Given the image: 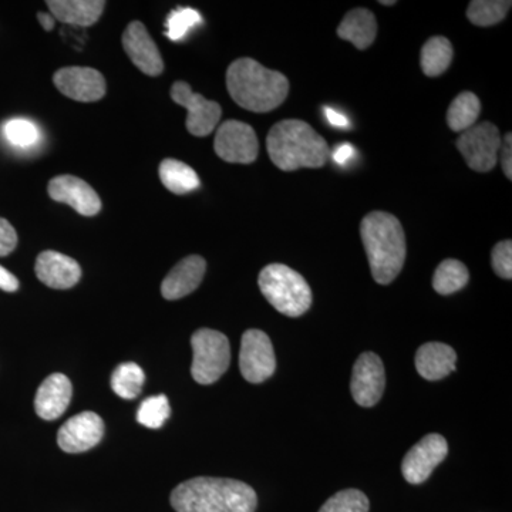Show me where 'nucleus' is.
Instances as JSON below:
<instances>
[{
	"label": "nucleus",
	"mask_w": 512,
	"mask_h": 512,
	"mask_svg": "<svg viewBox=\"0 0 512 512\" xmlns=\"http://www.w3.org/2000/svg\"><path fill=\"white\" fill-rule=\"evenodd\" d=\"M171 505L177 512H255L258 498L242 481L197 477L175 488Z\"/></svg>",
	"instance_id": "nucleus-1"
},
{
	"label": "nucleus",
	"mask_w": 512,
	"mask_h": 512,
	"mask_svg": "<svg viewBox=\"0 0 512 512\" xmlns=\"http://www.w3.org/2000/svg\"><path fill=\"white\" fill-rule=\"evenodd\" d=\"M370 271L377 284H392L406 261V235L402 224L389 212L367 214L360 224Z\"/></svg>",
	"instance_id": "nucleus-2"
},
{
	"label": "nucleus",
	"mask_w": 512,
	"mask_h": 512,
	"mask_svg": "<svg viewBox=\"0 0 512 512\" xmlns=\"http://www.w3.org/2000/svg\"><path fill=\"white\" fill-rule=\"evenodd\" d=\"M227 89L232 100L242 109L268 113L284 103L289 93V82L284 74L244 57L228 67Z\"/></svg>",
	"instance_id": "nucleus-3"
},
{
	"label": "nucleus",
	"mask_w": 512,
	"mask_h": 512,
	"mask_svg": "<svg viewBox=\"0 0 512 512\" xmlns=\"http://www.w3.org/2000/svg\"><path fill=\"white\" fill-rule=\"evenodd\" d=\"M272 163L282 171L320 168L328 163L329 144L308 123L284 120L275 124L266 137Z\"/></svg>",
	"instance_id": "nucleus-4"
},
{
	"label": "nucleus",
	"mask_w": 512,
	"mask_h": 512,
	"mask_svg": "<svg viewBox=\"0 0 512 512\" xmlns=\"http://www.w3.org/2000/svg\"><path fill=\"white\" fill-rule=\"evenodd\" d=\"M258 284L266 301L282 315L298 318L311 308V286L301 274L293 271L289 266L282 264L265 266L259 274Z\"/></svg>",
	"instance_id": "nucleus-5"
},
{
	"label": "nucleus",
	"mask_w": 512,
	"mask_h": 512,
	"mask_svg": "<svg viewBox=\"0 0 512 512\" xmlns=\"http://www.w3.org/2000/svg\"><path fill=\"white\" fill-rule=\"evenodd\" d=\"M191 375L195 382L212 384L218 382L231 363V346L224 333L212 329H200L191 338Z\"/></svg>",
	"instance_id": "nucleus-6"
},
{
	"label": "nucleus",
	"mask_w": 512,
	"mask_h": 512,
	"mask_svg": "<svg viewBox=\"0 0 512 512\" xmlns=\"http://www.w3.org/2000/svg\"><path fill=\"white\" fill-rule=\"evenodd\" d=\"M501 141L503 140L498 128L493 123L484 121L461 133L457 148L471 170L488 173L497 164Z\"/></svg>",
	"instance_id": "nucleus-7"
},
{
	"label": "nucleus",
	"mask_w": 512,
	"mask_h": 512,
	"mask_svg": "<svg viewBox=\"0 0 512 512\" xmlns=\"http://www.w3.org/2000/svg\"><path fill=\"white\" fill-rule=\"evenodd\" d=\"M239 369L249 383H262L274 375L276 357L271 339L265 332L249 329L241 340Z\"/></svg>",
	"instance_id": "nucleus-8"
},
{
	"label": "nucleus",
	"mask_w": 512,
	"mask_h": 512,
	"mask_svg": "<svg viewBox=\"0 0 512 512\" xmlns=\"http://www.w3.org/2000/svg\"><path fill=\"white\" fill-rule=\"evenodd\" d=\"M215 153L232 164H251L258 158L259 141L254 128L238 120L222 123L215 134Z\"/></svg>",
	"instance_id": "nucleus-9"
},
{
	"label": "nucleus",
	"mask_w": 512,
	"mask_h": 512,
	"mask_svg": "<svg viewBox=\"0 0 512 512\" xmlns=\"http://www.w3.org/2000/svg\"><path fill=\"white\" fill-rule=\"evenodd\" d=\"M171 99L188 111L187 130L192 136H210L217 128L222 116V109L217 101L207 100L201 94L194 93L185 82H177L171 87Z\"/></svg>",
	"instance_id": "nucleus-10"
},
{
	"label": "nucleus",
	"mask_w": 512,
	"mask_h": 512,
	"mask_svg": "<svg viewBox=\"0 0 512 512\" xmlns=\"http://www.w3.org/2000/svg\"><path fill=\"white\" fill-rule=\"evenodd\" d=\"M448 444L440 434H429L410 448L403 458L402 473L407 483L423 484L447 457Z\"/></svg>",
	"instance_id": "nucleus-11"
},
{
	"label": "nucleus",
	"mask_w": 512,
	"mask_h": 512,
	"mask_svg": "<svg viewBox=\"0 0 512 512\" xmlns=\"http://www.w3.org/2000/svg\"><path fill=\"white\" fill-rule=\"evenodd\" d=\"M53 83L64 96L82 103L99 101L107 92L103 74L92 67H63L53 76Z\"/></svg>",
	"instance_id": "nucleus-12"
},
{
	"label": "nucleus",
	"mask_w": 512,
	"mask_h": 512,
	"mask_svg": "<svg viewBox=\"0 0 512 512\" xmlns=\"http://www.w3.org/2000/svg\"><path fill=\"white\" fill-rule=\"evenodd\" d=\"M386 384L384 366L376 353L366 352L357 357L353 366L352 390L353 399L362 407H373L382 399Z\"/></svg>",
	"instance_id": "nucleus-13"
},
{
	"label": "nucleus",
	"mask_w": 512,
	"mask_h": 512,
	"mask_svg": "<svg viewBox=\"0 0 512 512\" xmlns=\"http://www.w3.org/2000/svg\"><path fill=\"white\" fill-rule=\"evenodd\" d=\"M104 436L99 414L83 412L66 421L57 433V444L64 453L79 454L96 447Z\"/></svg>",
	"instance_id": "nucleus-14"
},
{
	"label": "nucleus",
	"mask_w": 512,
	"mask_h": 512,
	"mask_svg": "<svg viewBox=\"0 0 512 512\" xmlns=\"http://www.w3.org/2000/svg\"><path fill=\"white\" fill-rule=\"evenodd\" d=\"M47 192L53 201L70 205L84 217H93L101 210L99 194L94 191L92 185L74 175H57L47 185Z\"/></svg>",
	"instance_id": "nucleus-15"
},
{
	"label": "nucleus",
	"mask_w": 512,
	"mask_h": 512,
	"mask_svg": "<svg viewBox=\"0 0 512 512\" xmlns=\"http://www.w3.org/2000/svg\"><path fill=\"white\" fill-rule=\"evenodd\" d=\"M123 47L134 66L147 76L156 77L163 73V57L143 23L131 22L127 26L123 35Z\"/></svg>",
	"instance_id": "nucleus-16"
},
{
	"label": "nucleus",
	"mask_w": 512,
	"mask_h": 512,
	"mask_svg": "<svg viewBox=\"0 0 512 512\" xmlns=\"http://www.w3.org/2000/svg\"><path fill=\"white\" fill-rule=\"evenodd\" d=\"M39 281L52 289H70L82 278V268L70 256L55 251L42 252L36 259Z\"/></svg>",
	"instance_id": "nucleus-17"
},
{
	"label": "nucleus",
	"mask_w": 512,
	"mask_h": 512,
	"mask_svg": "<svg viewBox=\"0 0 512 512\" xmlns=\"http://www.w3.org/2000/svg\"><path fill=\"white\" fill-rule=\"evenodd\" d=\"M207 271V262L202 256L191 255L178 262L165 276L161 284V295L167 301H177L194 292L201 285Z\"/></svg>",
	"instance_id": "nucleus-18"
},
{
	"label": "nucleus",
	"mask_w": 512,
	"mask_h": 512,
	"mask_svg": "<svg viewBox=\"0 0 512 512\" xmlns=\"http://www.w3.org/2000/svg\"><path fill=\"white\" fill-rule=\"evenodd\" d=\"M73 386L69 377L62 373H53L40 384L35 397L37 416L43 420H56L72 402Z\"/></svg>",
	"instance_id": "nucleus-19"
},
{
	"label": "nucleus",
	"mask_w": 512,
	"mask_h": 512,
	"mask_svg": "<svg viewBox=\"0 0 512 512\" xmlns=\"http://www.w3.org/2000/svg\"><path fill=\"white\" fill-rule=\"evenodd\" d=\"M414 363L423 379L437 382L456 370L457 355L451 346L430 342L420 346Z\"/></svg>",
	"instance_id": "nucleus-20"
},
{
	"label": "nucleus",
	"mask_w": 512,
	"mask_h": 512,
	"mask_svg": "<svg viewBox=\"0 0 512 512\" xmlns=\"http://www.w3.org/2000/svg\"><path fill=\"white\" fill-rule=\"evenodd\" d=\"M47 6L53 18L60 22L89 28L99 22L106 3L103 0H50Z\"/></svg>",
	"instance_id": "nucleus-21"
},
{
	"label": "nucleus",
	"mask_w": 512,
	"mask_h": 512,
	"mask_svg": "<svg viewBox=\"0 0 512 512\" xmlns=\"http://www.w3.org/2000/svg\"><path fill=\"white\" fill-rule=\"evenodd\" d=\"M377 35L375 15L367 9H353L343 18L338 28L340 39L348 40L359 50L373 45Z\"/></svg>",
	"instance_id": "nucleus-22"
},
{
	"label": "nucleus",
	"mask_w": 512,
	"mask_h": 512,
	"mask_svg": "<svg viewBox=\"0 0 512 512\" xmlns=\"http://www.w3.org/2000/svg\"><path fill=\"white\" fill-rule=\"evenodd\" d=\"M160 180L168 191L177 195L188 194L200 187V178L190 165L174 158H167L160 164Z\"/></svg>",
	"instance_id": "nucleus-23"
},
{
	"label": "nucleus",
	"mask_w": 512,
	"mask_h": 512,
	"mask_svg": "<svg viewBox=\"0 0 512 512\" xmlns=\"http://www.w3.org/2000/svg\"><path fill=\"white\" fill-rule=\"evenodd\" d=\"M453 60V46L446 37H431L421 49V69L429 77H439L446 72Z\"/></svg>",
	"instance_id": "nucleus-24"
},
{
	"label": "nucleus",
	"mask_w": 512,
	"mask_h": 512,
	"mask_svg": "<svg viewBox=\"0 0 512 512\" xmlns=\"http://www.w3.org/2000/svg\"><path fill=\"white\" fill-rule=\"evenodd\" d=\"M481 113L480 99L474 93L458 94L447 111V124L456 133H464L468 128L476 126Z\"/></svg>",
	"instance_id": "nucleus-25"
},
{
	"label": "nucleus",
	"mask_w": 512,
	"mask_h": 512,
	"mask_svg": "<svg viewBox=\"0 0 512 512\" xmlns=\"http://www.w3.org/2000/svg\"><path fill=\"white\" fill-rule=\"evenodd\" d=\"M470 274L467 266L457 259H446L437 266L433 276L434 291L440 295H451L468 284Z\"/></svg>",
	"instance_id": "nucleus-26"
},
{
	"label": "nucleus",
	"mask_w": 512,
	"mask_h": 512,
	"mask_svg": "<svg viewBox=\"0 0 512 512\" xmlns=\"http://www.w3.org/2000/svg\"><path fill=\"white\" fill-rule=\"evenodd\" d=\"M146 375L136 363H123L111 376V389L121 399L133 400L143 390Z\"/></svg>",
	"instance_id": "nucleus-27"
},
{
	"label": "nucleus",
	"mask_w": 512,
	"mask_h": 512,
	"mask_svg": "<svg viewBox=\"0 0 512 512\" xmlns=\"http://www.w3.org/2000/svg\"><path fill=\"white\" fill-rule=\"evenodd\" d=\"M512 3L505 0H474L468 5L467 18L480 28L494 26L507 16Z\"/></svg>",
	"instance_id": "nucleus-28"
},
{
	"label": "nucleus",
	"mask_w": 512,
	"mask_h": 512,
	"mask_svg": "<svg viewBox=\"0 0 512 512\" xmlns=\"http://www.w3.org/2000/svg\"><path fill=\"white\" fill-rule=\"evenodd\" d=\"M202 18L198 10L192 8H177L168 15L165 22V36L171 42H180L192 29L201 25Z\"/></svg>",
	"instance_id": "nucleus-29"
},
{
	"label": "nucleus",
	"mask_w": 512,
	"mask_h": 512,
	"mask_svg": "<svg viewBox=\"0 0 512 512\" xmlns=\"http://www.w3.org/2000/svg\"><path fill=\"white\" fill-rule=\"evenodd\" d=\"M170 414V402L164 394H158V396L148 397L140 404L137 421L141 426L148 427V429H160L164 426Z\"/></svg>",
	"instance_id": "nucleus-30"
},
{
	"label": "nucleus",
	"mask_w": 512,
	"mask_h": 512,
	"mask_svg": "<svg viewBox=\"0 0 512 512\" xmlns=\"http://www.w3.org/2000/svg\"><path fill=\"white\" fill-rule=\"evenodd\" d=\"M3 136L12 146L30 148L39 143L40 130L33 121L12 119L3 126Z\"/></svg>",
	"instance_id": "nucleus-31"
},
{
	"label": "nucleus",
	"mask_w": 512,
	"mask_h": 512,
	"mask_svg": "<svg viewBox=\"0 0 512 512\" xmlns=\"http://www.w3.org/2000/svg\"><path fill=\"white\" fill-rule=\"evenodd\" d=\"M369 507L365 493L349 488L330 497L319 512H369Z\"/></svg>",
	"instance_id": "nucleus-32"
},
{
	"label": "nucleus",
	"mask_w": 512,
	"mask_h": 512,
	"mask_svg": "<svg viewBox=\"0 0 512 512\" xmlns=\"http://www.w3.org/2000/svg\"><path fill=\"white\" fill-rule=\"evenodd\" d=\"M491 261H493L495 274L510 281L512 278V242L510 239L495 245Z\"/></svg>",
	"instance_id": "nucleus-33"
},
{
	"label": "nucleus",
	"mask_w": 512,
	"mask_h": 512,
	"mask_svg": "<svg viewBox=\"0 0 512 512\" xmlns=\"http://www.w3.org/2000/svg\"><path fill=\"white\" fill-rule=\"evenodd\" d=\"M18 245L16 229L5 218H0V256L12 254Z\"/></svg>",
	"instance_id": "nucleus-34"
},
{
	"label": "nucleus",
	"mask_w": 512,
	"mask_h": 512,
	"mask_svg": "<svg viewBox=\"0 0 512 512\" xmlns=\"http://www.w3.org/2000/svg\"><path fill=\"white\" fill-rule=\"evenodd\" d=\"M501 163L503 171L508 180H512V134L508 133L501 141Z\"/></svg>",
	"instance_id": "nucleus-35"
},
{
	"label": "nucleus",
	"mask_w": 512,
	"mask_h": 512,
	"mask_svg": "<svg viewBox=\"0 0 512 512\" xmlns=\"http://www.w3.org/2000/svg\"><path fill=\"white\" fill-rule=\"evenodd\" d=\"M356 150L355 147L352 146L350 143H342L339 144V146L335 147V150H333V153L330 154L332 156L333 161L335 163H338L339 165H342V167H345L346 164L350 163V160H352L353 157H355Z\"/></svg>",
	"instance_id": "nucleus-36"
},
{
	"label": "nucleus",
	"mask_w": 512,
	"mask_h": 512,
	"mask_svg": "<svg viewBox=\"0 0 512 512\" xmlns=\"http://www.w3.org/2000/svg\"><path fill=\"white\" fill-rule=\"evenodd\" d=\"M323 113H325L326 120H328V123L330 126L336 127V128H349L350 127V121L348 117L345 116V114L340 113V111L335 109H330V107H325L323 109Z\"/></svg>",
	"instance_id": "nucleus-37"
},
{
	"label": "nucleus",
	"mask_w": 512,
	"mask_h": 512,
	"mask_svg": "<svg viewBox=\"0 0 512 512\" xmlns=\"http://www.w3.org/2000/svg\"><path fill=\"white\" fill-rule=\"evenodd\" d=\"M0 289L5 292H16L19 289V281L8 269L0 265Z\"/></svg>",
	"instance_id": "nucleus-38"
},
{
	"label": "nucleus",
	"mask_w": 512,
	"mask_h": 512,
	"mask_svg": "<svg viewBox=\"0 0 512 512\" xmlns=\"http://www.w3.org/2000/svg\"><path fill=\"white\" fill-rule=\"evenodd\" d=\"M37 20H39L40 25H42V28L45 29L46 32L55 29L56 19L53 18L52 15H49V13L40 12L39 15H37Z\"/></svg>",
	"instance_id": "nucleus-39"
},
{
	"label": "nucleus",
	"mask_w": 512,
	"mask_h": 512,
	"mask_svg": "<svg viewBox=\"0 0 512 512\" xmlns=\"http://www.w3.org/2000/svg\"><path fill=\"white\" fill-rule=\"evenodd\" d=\"M394 3H396V2H394V0H389V2H384V0H383V2H380V5H383V6H393Z\"/></svg>",
	"instance_id": "nucleus-40"
}]
</instances>
